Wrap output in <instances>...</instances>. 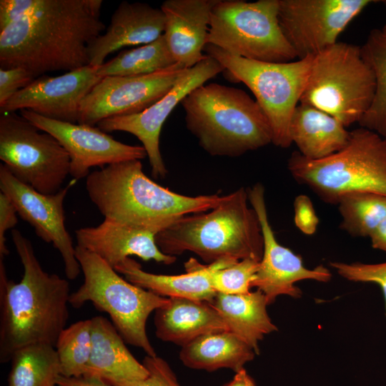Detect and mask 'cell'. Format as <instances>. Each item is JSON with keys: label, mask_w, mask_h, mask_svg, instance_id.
<instances>
[{"label": "cell", "mask_w": 386, "mask_h": 386, "mask_svg": "<svg viewBox=\"0 0 386 386\" xmlns=\"http://www.w3.org/2000/svg\"><path fill=\"white\" fill-rule=\"evenodd\" d=\"M102 0H37L0 31V68L20 67L35 78L89 65L88 47L105 29Z\"/></svg>", "instance_id": "cell-1"}, {"label": "cell", "mask_w": 386, "mask_h": 386, "mask_svg": "<svg viewBox=\"0 0 386 386\" xmlns=\"http://www.w3.org/2000/svg\"><path fill=\"white\" fill-rule=\"evenodd\" d=\"M11 238L24 267L19 282L7 277L0 259V362L19 349L44 343L55 347L69 319V284L41 267L31 242L20 231Z\"/></svg>", "instance_id": "cell-2"}, {"label": "cell", "mask_w": 386, "mask_h": 386, "mask_svg": "<svg viewBox=\"0 0 386 386\" xmlns=\"http://www.w3.org/2000/svg\"><path fill=\"white\" fill-rule=\"evenodd\" d=\"M86 189L104 218L157 234L182 217L211 210L222 198L219 194L189 197L174 192L149 179L139 159L89 173Z\"/></svg>", "instance_id": "cell-3"}, {"label": "cell", "mask_w": 386, "mask_h": 386, "mask_svg": "<svg viewBox=\"0 0 386 386\" xmlns=\"http://www.w3.org/2000/svg\"><path fill=\"white\" fill-rule=\"evenodd\" d=\"M247 189L222 196L207 213L187 214L156 234L159 249L176 257L192 252L212 264L223 259L261 261L264 240L255 210L248 205Z\"/></svg>", "instance_id": "cell-4"}, {"label": "cell", "mask_w": 386, "mask_h": 386, "mask_svg": "<svg viewBox=\"0 0 386 386\" xmlns=\"http://www.w3.org/2000/svg\"><path fill=\"white\" fill-rule=\"evenodd\" d=\"M187 129L212 156L239 157L272 143L269 121L244 90L210 83L181 102Z\"/></svg>", "instance_id": "cell-5"}, {"label": "cell", "mask_w": 386, "mask_h": 386, "mask_svg": "<svg viewBox=\"0 0 386 386\" xmlns=\"http://www.w3.org/2000/svg\"><path fill=\"white\" fill-rule=\"evenodd\" d=\"M287 169L327 204H337L350 192L386 196V138L360 127L350 131L345 148L328 157L312 160L293 152Z\"/></svg>", "instance_id": "cell-6"}, {"label": "cell", "mask_w": 386, "mask_h": 386, "mask_svg": "<svg viewBox=\"0 0 386 386\" xmlns=\"http://www.w3.org/2000/svg\"><path fill=\"white\" fill-rule=\"evenodd\" d=\"M76 257L84 282L71 293L69 305L78 309L91 302L109 315L125 342L142 349L148 356H157L147 334V322L152 312L169 302V297L131 283L99 256L78 245Z\"/></svg>", "instance_id": "cell-7"}, {"label": "cell", "mask_w": 386, "mask_h": 386, "mask_svg": "<svg viewBox=\"0 0 386 386\" xmlns=\"http://www.w3.org/2000/svg\"><path fill=\"white\" fill-rule=\"evenodd\" d=\"M373 72L360 46L337 41L313 57L300 103L332 116L345 127L359 122L375 94Z\"/></svg>", "instance_id": "cell-8"}, {"label": "cell", "mask_w": 386, "mask_h": 386, "mask_svg": "<svg viewBox=\"0 0 386 386\" xmlns=\"http://www.w3.org/2000/svg\"><path fill=\"white\" fill-rule=\"evenodd\" d=\"M206 55L217 60L231 78L253 93L270 124L272 144L288 148L292 114L306 86L314 56L284 63L250 60L207 44Z\"/></svg>", "instance_id": "cell-9"}, {"label": "cell", "mask_w": 386, "mask_h": 386, "mask_svg": "<svg viewBox=\"0 0 386 386\" xmlns=\"http://www.w3.org/2000/svg\"><path fill=\"white\" fill-rule=\"evenodd\" d=\"M277 14L278 0H219L211 12L207 44L250 60L292 61L297 56Z\"/></svg>", "instance_id": "cell-10"}, {"label": "cell", "mask_w": 386, "mask_h": 386, "mask_svg": "<svg viewBox=\"0 0 386 386\" xmlns=\"http://www.w3.org/2000/svg\"><path fill=\"white\" fill-rule=\"evenodd\" d=\"M0 159L19 181L45 194L58 192L70 174L60 143L16 112L1 113Z\"/></svg>", "instance_id": "cell-11"}, {"label": "cell", "mask_w": 386, "mask_h": 386, "mask_svg": "<svg viewBox=\"0 0 386 386\" xmlns=\"http://www.w3.org/2000/svg\"><path fill=\"white\" fill-rule=\"evenodd\" d=\"M372 0H278V21L297 59L337 42L349 24Z\"/></svg>", "instance_id": "cell-12"}, {"label": "cell", "mask_w": 386, "mask_h": 386, "mask_svg": "<svg viewBox=\"0 0 386 386\" xmlns=\"http://www.w3.org/2000/svg\"><path fill=\"white\" fill-rule=\"evenodd\" d=\"M187 69L176 63L149 74L103 77L82 99L78 123L94 126L109 117L139 113L165 96Z\"/></svg>", "instance_id": "cell-13"}, {"label": "cell", "mask_w": 386, "mask_h": 386, "mask_svg": "<svg viewBox=\"0 0 386 386\" xmlns=\"http://www.w3.org/2000/svg\"><path fill=\"white\" fill-rule=\"evenodd\" d=\"M224 71L217 60L207 55L204 59L188 69L165 96L145 110L103 119L97 127L106 133L121 131L135 136L146 151L152 177L164 178L167 169L159 149V136L164 122L192 90Z\"/></svg>", "instance_id": "cell-14"}, {"label": "cell", "mask_w": 386, "mask_h": 386, "mask_svg": "<svg viewBox=\"0 0 386 386\" xmlns=\"http://www.w3.org/2000/svg\"><path fill=\"white\" fill-rule=\"evenodd\" d=\"M74 182V179L56 193L45 194L21 182L0 164L1 192L10 199L20 217L34 227L36 234L59 251L66 278L71 280L81 270L76 247L66 228L64 201Z\"/></svg>", "instance_id": "cell-15"}, {"label": "cell", "mask_w": 386, "mask_h": 386, "mask_svg": "<svg viewBox=\"0 0 386 386\" xmlns=\"http://www.w3.org/2000/svg\"><path fill=\"white\" fill-rule=\"evenodd\" d=\"M247 190L249 202L258 216L264 240L262 257L252 288L260 290L270 305L279 295L301 297L302 290L295 286L299 281H330L332 274L327 268L322 265L307 268L301 256L277 242L268 218L264 186L257 183Z\"/></svg>", "instance_id": "cell-16"}, {"label": "cell", "mask_w": 386, "mask_h": 386, "mask_svg": "<svg viewBox=\"0 0 386 386\" xmlns=\"http://www.w3.org/2000/svg\"><path fill=\"white\" fill-rule=\"evenodd\" d=\"M20 115L40 130L52 135L70 158V174L74 180L87 177L93 167L139 159L147 157L142 146L124 144L98 127L51 119L23 109Z\"/></svg>", "instance_id": "cell-17"}, {"label": "cell", "mask_w": 386, "mask_h": 386, "mask_svg": "<svg viewBox=\"0 0 386 386\" xmlns=\"http://www.w3.org/2000/svg\"><path fill=\"white\" fill-rule=\"evenodd\" d=\"M96 69L87 65L59 76H39L1 107V113L27 109L51 119L78 123L82 99L103 78Z\"/></svg>", "instance_id": "cell-18"}, {"label": "cell", "mask_w": 386, "mask_h": 386, "mask_svg": "<svg viewBox=\"0 0 386 386\" xmlns=\"http://www.w3.org/2000/svg\"><path fill=\"white\" fill-rule=\"evenodd\" d=\"M75 234L78 246L94 253L114 269L130 256L164 264L177 260L176 257L165 254L159 249L156 232L110 219L104 218L95 227L80 228Z\"/></svg>", "instance_id": "cell-19"}, {"label": "cell", "mask_w": 386, "mask_h": 386, "mask_svg": "<svg viewBox=\"0 0 386 386\" xmlns=\"http://www.w3.org/2000/svg\"><path fill=\"white\" fill-rule=\"evenodd\" d=\"M164 25L160 8L147 3L122 1L112 15L105 33L90 43L89 65L99 66L108 55L120 49L155 41L164 34Z\"/></svg>", "instance_id": "cell-20"}, {"label": "cell", "mask_w": 386, "mask_h": 386, "mask_svg": "<svg viewBox=\"0 0 386 386\" xmlns=\"http://www.w3.org/2000/svg\"><path fill=\"white\" fill-rule=\"evenodd\" d=\"M219 0H167L164 36L177 63L189 69L207 57L210 16Z\"/></svg>", "instance_id": "cell-21"}, {"label": "cell", "mask_w": 386, "mask_h": 386, "mask_svg": "<svg viewBox=\"0 0 386 386\" xmlns=\"http://www.w3.org/2000/svg\"><path fill=\"white\" fill-rule=\"evenodd\" d=\"M237 261L223 259L202 264L194 258L184 263L186 273L177 275L157 274L146 272L137 261L128 257L114 267L131 283L160 296L182 297L211 303L217 292L211 284V274L217 268L228 267Z\"/></svg>", "instance_id": "cell-22"}, {"label": "cell", "mask_w": 386, "mask_h": 386, "mask_svg": "<svg viewBox=\"0 0 386 386\" xmlns=\"http://www.w3.org/2000/svg\"><path fill=\"white\" fill-rule=\"evenodd\" d=\"M92 350L83 376L104 380L111 384L146 378L149 372L125 345L111 321L102 316L91 318Z\"/></svg>", "instance_id": "cell-23"}, {"label": "cell", "mask_w": 386, "mask_h": 386, "mask_svg": "<svg viewBox=\"0 0 386 386\" xmlns=\"http://www.w3.org/2000/svg\"><path fill=\"white\" fill-rule=\"evenodd\" d=\"M154 325L157 338L182 347L204 335L229 331L209 302L182 297H169L155 311Z\"/></svg>", "instance_id": "cell-24"}, {"label": "cell", "mask_w": 386, "mask_h": 386, "mask_svg": "<svg viewBox=\"0 0 386 386\" xmlns=\"http://www.w3.org/2000/svg\"><path fill=\"white\" fill-rule=\"evenodd\" d=\"M292 142L305 158L328 157L345 147L350 132L337 119L312 106L300 103L290 127Z\"/></svg>", "instance_id": "cell-25"}, {"label": "cell", "mask_w": 386, "mask_h": 386, "mask_svg": "<svg viewBox=\"0 0 386 386\" xmlns=\"http://www.w3.org/2000/svg\"><path fill=\"white\" fill-rule=\"evenodd\" d=\"M226 323L229 331L247 343L257 355L259 342L277 330L269 317L264 295L259 290L246 294L217 293L210 303Z\"/></svg>", "instance_id": "cell-26"}, {"label": "cell", "mask_w": 386, "mask_h": 386, "mask_svg": "<svg viewBox=\"0 0 386 386\" xmlns=\"http://www.w3.org/2000/svg\"><path fill=\"white\" fill-rule=\"evenodd\" d=\"M256 353L230 331L204 335L182 347L179 358L187 367L213 372L221 368L234 372L244 368Z\"/></svg>", "instance_id": "cell-27"}, {"label": "cell", "mask_w": 386, "mask_h": 386, "mask_svg": "<svg viewBox=\"0 0 386 386\" xmlns=\"http://www.w3.org/2000/svg\"><path fill=\"white\" fill-rule=\"evenodd\" d=\"M11 361L8 386H57L61 368L54 346L38 343L24 347Z\"/></svg>", "instance_id": "cell-28"}, {"label": "cell", "mask_w": 386, "mask_h": 386, "mask_svg": "<svg viewBox=\"0 0 386 386\" xmlns=\"http://www.w3.org/2000/svg\"><path fill=\"white\" fill-rule=\"evenodd\" d=\"M176 63L162 34L149 44L122 50L97 66L96 74L101 77L145 75L167 69Z\"/></svg>", "instance_id": "cell-29"}, {"label": "cell", "mask_w": 386, "mask_h": 386, "mask_svg": "<svg viewBox=\"0 0 386 386\" xmlns=\"http://www.w3.org/2000/svg\"><path fill=\"white\" fill-rule=\"evenodd\" d=\"M360 49L373 72L375 90L370 108L358 124L386 138V34L379 29L371 30Z\"/></svg>", "instance_id": "cell-30"}, {"label": "cell", "mask_w": 386, "mask_h": 386, "mask_svg": "<svg viewBox=\"0 0 386 386\" xmlns=\"http://www.w3.org/2000/svg\"><path fill=\"white\" fill-rule=\"evenodd\" d=\"M342 218L340 228L355 237H370L386 218V196L370 192H350L337 204Z\"/></svg>", "instance_id": "cell-31"}, {"label": "cell", "mask_w": 386, "mask_h": 386, "mask_svg": "<svg viewBox=\"0 0 386 386\" xmlns=\"http://www.w3.org/2000/svg\"><path fill=\"white\" fill-rule=\"evenodd\" d=\"M55 348L61 375L67 377L83 376L92 350L91 319L80 320L66 327L59 335Z\"/></svg>", "instance_id": "cell-32"}, {"label": "cell", "mask_w": 386, "mask_h": 386, "mask_svg": "<svg viewBox=\"0 0 386 386\" xmlns=\"http://www.w3.org/2000/svg\"><path fill=\"white\" fill-rule=\"evenodd\" d=\"M259 261L244 259L211 274V284L217 293L246 294L250 292L252 282L259 269Z\"/></svg>", "instance_id": "cell-33"}, {"label": "cell", "mask_w": 386, "mask_h": 386, "mask_svg": "<svg viewBox=\"0 0 386 386\" xmlns=\"http://www.w3.org/2000/svg\"><path fill=\"white\" fill-rule=\"evenodd\" d=\"M330 265L340 276L349 281L377 284L383 294L386 315V262L376 264L331 262Z\"/></svg>", "instance_id": "cell-34"}, {"label": "cell", "mask_w": 386, "mask_h": 386, "mask_svg": "<svg viewBox=\"0 0 386 386\" xmlns=\"http://www.w3.org/2000/svg\"><path fill=\"white\" fill-rule=\"evenodd\" d=\"M142 363L149 372L146 378L112 385L114 386H181L175 373L164 359L157 355L154 357L147 355Z\"/></svg>", "instance_id": "cell-35"}, {"label": "cell", "mask_w": 386, "mask_h": 386, "mask_svg": "<svg viewBox=\"0 0 386 386\" xmlns=\"http://www.w3.org/2000/svg\"><path fill=\"white\" fill-rule=\"evenodd\" d=\"M35 79L31 73L23 68H0V107Z\"/></svg>", "instance_id": "cell-36"}, {"label": "cell", "mask_w": 386, "mask_h": 386, "mask_svg": "<svg viewBox=\"0 0 386 386\" xmlns=\"http://www.w3.org/2000/svg\"><path fill=\"white\" fill-rule=\"evenodd\" d=\"M294 212L296 227L305 234H315L320 220L310 197L305 194L297 196L294 201Z\"/></svg>", "instance_id": "cell-37"}, {"label": "cell", "mask_w": 386, "mask_h": 386, "mask_svg": "<svg viewBox=\"0 0 386 386\" xmlns=\"http://www.w3.org/2000/svg\"><path fill=\"white\" fill-rule=\"evenodd\" d=\"M17 212L10 199L3 192H0V259L9 254L6 244L5 233L14 228L18 222Z\"/></svg>", "instance_id": "cell-38"}, {"label": "cell", "mask_w": 386, "mask_h": 386, "mask_svg": "<svg viewBox=\"0 0 386 386\" xmlns=\"http://www.w3.org/2000/svg\"><path fill=\"white\" fill-rule=\"evenodd\" d=\"M37 0H1L0 31L30 11Z\"/></svg>", "instance_id": "cell-39"}, {"label": "cell", "mask_w": 386, "mask_h": 386, "mask_svg": "<svg viewBox=\"0 0 386 386\" xmlns=\"http://www.w3.org/2000/svg\"><path fill=\"white\" fill-rule=\"evenodd\" d=\"M57 386H114L99 378L89 377H67L60 375L57 379Z\"/></svg>", "instance_id": "cell-40"}, {"label": "cell", "mask_w": 386, "mask_h": 386, "mask_svg": "<svg viewBox=\"0 0 386 386\" xmlns=\"http://www.w3.org/2000/svg\"><path fill=\"white\" fill-rule=\"evenodd\" d=\"M372 248L386 252V218L369 237Z\"/></svg>", "instance_id": "cell-41"}, {"label": "cell", "mask_w": 386, "mask_h": 386, "mask_svg": "<svg viewBox=\"0 0 386 386\" xmlns=\"http://www.w3.org/2000/svg\"><path fill=\"white\" fill-rule=\"evenodd\" d=\"M223 386H257L254 379L243 368L235 372L234 377Z\"/></svg>", "instance_id": "cell-42"}, {"label": "cell", "mask_w": 386, "mask_h": 386, "mask_svg": "<svg viewBox=\"0 0 386 386\" xmlns=\"http://www.w3.org/2000/svg\"><path fill=\"white\" fill-rule=\"evenodd\" d=\"M383 2L386 4V1H383ZM381 30H382V31L383 33H385V34H386V23H385V24L383 26V27L382 28Z\"/></svg>", "instance_id": "cell-43"}]
</instances>
